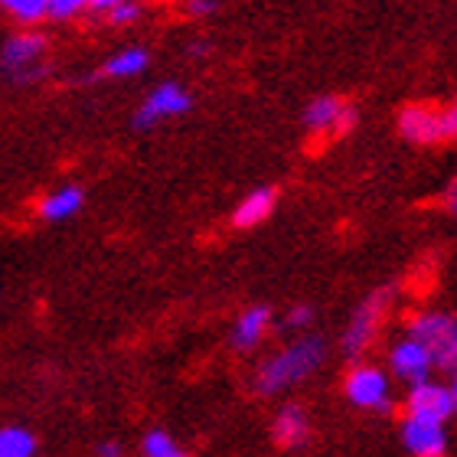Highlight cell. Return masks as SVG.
I'll list each match as a JSON object with an SVG mask.
<instances>
[{
	"label": "cell",
	"instance_id": "484cf974",
	"mask_svg": "<svg viewBox=\"0 0 457 457\" xmlns=\"http://www.w3.org/2000/svg\"><path fill=\"white\" fill-rule=\"evenodd\" d=\"M163 457H187V454H183V451L173 448V451H167V454H163Z\"/></svg>",
	"mask_w": 457,
	"mask_h": 457
},
{
	"label": "cell",
	"instance_id": "7c38bea8",
	"mask_svg": "<svg viewBox=\"0 0 457 457\" xmlns=\"http://www.w3.org/2000/svg\"><path fill=\"white\" fill-rule=\"evenodd\" d=\"M278 206V190L275 187H258L245 196V200L238 203L236 212H232V226L236 228H255L275 212Z\"/></svg>",
	"mask_w": 457,
	"mask_h": 457
},
{
	"label": "cell",
	"instance_id": "6da1fadb",
	"mask_svg": "<svg viewBox=\"0 0 457 457\" xmlns=\"http://www.w3.org/2000/svg\"><path fill=\"white\" fill-rule=\"evenodd\" d=\"M324 356H327V343L324 337H301L297 343L285 346V350L278 353L275 360H268L255 376V386L258 392H281L287 386H297V382H304L307 376H314L320 366H324Z\"/></svg>",
	"mask_w": 457,
	"mask_h": 457
},
{
	"label": "cell",
	"instance_id": "ac0fdd59",
	"mask_svg": "<svg viewBox=\"0 0 457 457\" xmlns=\"http://www.w3.org/2000/svg\"><path fill=\"white\" fill-rule=\"evenodd\" d=\"M46 4L49 0H0V7L23 27H37L39 20H46Z\"/></svg>",
	"mask_w": 457,
	"mask_h": 457
},
{
	"label": "cell",
	"instance_id": "30bf717a",
	"mask_svg": "<svg viewBox=\"0 0 457 457\" xmlns=\"http://www.w3.org/2000/svg\"><path fill=\"white\" fill-rule=\"evenodd\" d=\"M402 441H405V448L415 457H445V448H448L445 425L428 419H415V415H409L405 425H402Z\"/></svg>",
	"mask_w": 457,
	"mask_h": 457
},
{
	"label": "cell",
	"instance_id": "603a6c76",
	"mask_svg": "<svg viewBox=\"0 0 457 457\" xmlns=\"http://www.w3.org/2000/svg\"><path fill=\"white\" fill-rule=\"evenodd\" d=\"M311 320H314V311H311V307H295V311L285 317V327L304 330V327H311Z\"/></svg>",
	"mask_w": 457,
	"mask_h": 457
},
{
	"label": "cell",
	"instance_id": "3957f363",
	"mask_svg": "<svg viewBox=\"0 0 457 457\" xmlns=\"http://www.w3.org/2000/svg\"><path fill=\"white\" fill-rule=\"evenodd\" d=\"M0 72L17 82L29 86L46 76V37L39 33H17L0 46Z\"/></svg>",
	"mask_w": 457,
	"mask_h": 457
},
{
	"label": "cell",
	"instance_id": "44dd1931",
	"mask_svg": "<svg viewBox=\"0 0 457 457\" xmlns=\"http://www.w3.org/2000/svg\"><path fill=\"white\" fill-rule=\"evenodd\" d=\"M173 448H177V445H173V438L167 435V431H151V435L144 438V454L147 457H163Z\"/></svg>",
	"mask_w": 457,
	"mask_h": 457
},
{
	"label": "cell",
	"instance_id": "52a82bcc",
	"mask_svg": "<svg viewBox=\"0 0 457 457\" xmlns=\"http://www.w3.org/2000/svg\"><path fill=\"white\" fill-rule=\"evenodd\" d=\"M392 304V291L389 287H382V291H372L366 301H362V307L353 314L350 327H346V334H343V350L350 353V356H360L362 346L372 340V334H376V327H379L382 314H386V307Z\"/></svg>",
	"mask_w": 457,
	"mask_h": 457
},
{
	"label": "cell",
	"instance_id": "8fae6325",
	"mask_svg": "<svg viewBox=\"0 0 457 457\" xmlns=\"http://www.w3.org/2000/svg\"><path fill=\"white\" fill-rule=\"evenodd\" d=\"M392 370L399 372L402 379H409L411 386H419V382L428 379L431 372V356L428 350L421 346L415 337H409V340H402L395 350H392Z\"/></svg>",
	"mask_w": 457,
	"mask_h": 457
},
{
	"label": "cell",
	"instance_id": "2e32d148",
	"mask_svg": "<svg viewBox=\"0 0 457 457\" xmlns=\"http://www.w3.org/2000/svg\"><path fill=\"white\" fill-rule=\"evenodd\" d=\"M275 438L281 441V445H301V441L307 438V415L301 405H285L281 409V415L275 419Z\"/></svg>",
	"mask_w": 457,
	"mask_h": 457
},
{
	"label": "cell",
	"instance_id": "5bb4252c",
	"mask_svg": "<svg viewBox=\"0 0 457 457\" xmlns=\"http://www.w3.org/2000/svg\"><path fill=\"white\" fill-rule=\"evenodd\" d=\"M82 203H86L82 187H59V190H53L46 200L39 203V216H43L46 222L72 220V216L82 210Z\"/></svg>",
	"mask_w": 457,
	"mask_h": 457
},
{
	"label": "cell",
	"instance_id": "9c48e42d",
	"mask_svg": "<svg viewBox=\"0 0 457 457\" xmlns=\"http://www.w3.org/2000/svg\"><path fill=\"white\" fill-rule=\"evenodd\" d=\"M457 409V392L454 386H435V382H419V386H411V395H409V411L415 419H428V421H445L454 415Z\"/></svg>",
	"mask_w": 457,
	"mask_h": 457
},
{
	"label": "cell",
	"instance_id": "cb8c5ba5",
	"mask_svg": "<svg viewBox=\"0 0 457 457\" xmlns=\"http://www.w3.org/2000/svg\"><path fill=\"white\" fill-rule=\"evenodd\" d=\"M114 4H124V0H88V7L98 10V13H105V10L114 7Z\"/></svg>",
	"mask_w": 457,
	"mask_h": 457
},
{
	"label": "cell",
	"instance_id": "9a60e30c",
	"mask_svg": "<svg viewBox=\"0 0 457 457\" xmlns=\"http://www.w3.org/2000/svg\"><path fill=\"white\" fill-rule=\"evenodd\" d=\"M268 324H271V307L258 304V307H248L245 314L236 320V334H232V343H236L238 350H252L262 337H265Z\"/></svg>",
	"mask_w": 457,
	"mask_h": 457
},
{
	"label": "cell",
	"instance_id": "d6986e66",
	"mask_svg": "<svg viewBox=\"0 0 457 457\" xmlns=\"http://www.w3.org/2000/svg\"><path fill=\"white\" fill-rule=\"evenodd\" d=\"M105 17L112 27H134L137 20L144 17V4L141 0H124V4H114L105 10Z\"/></svg>",
	"mask_w": 457,
	"mask_h": 457
},
{
	"label": "cell",
	"instance_id": "d4e9b609",
	"mask_svg": "<svg viewBox=\"0 0 457 457\" xmlns=\"http://www.w3.org/2000/svg\"><path fill=\"white\" fill-rule=\"evenodd\" d=\"M98 454H102V457H121V448H118V445H102V448H98Z\"/></svg>",
	"mask_w": 457,
	"mask_h": 457
},
{
	"label": "cell",
	"instance_id": "ba28073f",
	"mask_svg": "<svg viewBox=\"0 0 457 457\" xmlns=\"http://www.w3.org/2000/svg\"><path fill=\"white\" fill-rule=\"evenodd\" d=\"M346 399L360 409L389 411V376L379 366H356L346 376Z\"/></svg>",
	"mask_w": 457,
	"mask_h": 457
},
{
	"label": "cell",
	"instance_id": "8992f818",
	"mask_svg": "<svg viewBox=\"0 0 457 457\" xmlns=\"http://www.w3.org/2000/svg\"><path fill=\"white\" fill-rule=\"evenodd\" d=\"M360 121V112L356 105L343 102L340 96H317L311 98L301 112V124H304L311 134H350Z\"/></svg>",
	"mask_w": 457,
	"mask_h": 457
},
{
	"label": "cell",
	"instance_id": "4fadbf2b",
	"mask_svg": "<svg viewBox=\"0 0 457 457\" xmlns=\"http://www.w3.org/2000/svg\"><path fill=\"white\" fill-rule=\"evenodd\" d=\"M151 66V53L144 46H128V49H118L114 56H108L98 69V76L102 79H114V82H128V79H137L147 72Z\"/></svg>",
	"mask_w": 457,
	"mask_h": 457
},
{
	"label": "cell",
	"instance_id": "277c9868",
	"mask_svg": "<svg viewBox=\"0 0 457 457\" xmlns=\"http://www.w3.org/2000/svg\"><path fill=\"white\" fill-rule=\"evenodd\" d=\"M409 334L428 350L431 366H441V370H454L457 362V324L451 314H441V311H428V314H419L411 320Z\"/></svg>",
	"mask_w": 457,
	"mask_h": 457
},
{
	"label": "cell",
	"instance_id": "5b68a950",
	"mask_svg": "<svg viewBox=\"0 0 457 457\" xmlns=\"http://www.w3.org/2000/svg\"><path fill=\"white\" fill-rule=\"evenodd\" d=\"M190 108H193V92H187L180 82H163V86L151 88L144 96L137 112L131 114V128L134 131H151L157 124L187 114Z\"/></svg>",
	"mask_w": 457,
	"mask_h": 457
},
{
	"label": "cell",
	"instance_id": "7402d4cb",
	"mask_svg": "<svg viewBox=\"0 0 457 457\" xmlns=\"http://www.w3.org/2000/svg\"><path fill=\"white\" fill-rule=\"evenodd\" d=\"M183 10L193 20H210L220 13V0H183Z\"/></svg>",
	"mask_w": 457,
	"mask_h": 457
},
{
	"label": "cell",
	"instance_id": "7a4b0ae2",
	"mask_svg": "<svg viewBox=\"0 0 457 457\" xmlns=\"http://www.w3.org/2000/svg\"><path fill=\"white\" fill-rule=\"evenodd\" d=\"M399 134L415 147H438V144L454 141L457 134V112L454 105H425L411 102L395 118Z\"/></svg>",
	"mask_w": 457,
	"mask_h": 457
},
{
	"label": "cell",
	"instance_id": "e0dca14e",
	"mask_svg": "<svg viewBox=\"0 0 457 457\" xmlns=\"http://www.w3.org/2000/svg\"><path fill=\"white\" fill-rule=\"evenodd\" d=\"M37 438L27 428H4L0 431V457H33Z\"/></svg>",
	"mask_w": 457,
	"mask_h": 457
},
{
	"label": "cell",
	"instance_id": "ffe728a7",
	"mask_svg": "<svg viewBox=\"0 0 457 457\" xmlns=\"http://www.w3.org/2000/svg\"><path fill=\"white\" fill-rule=\"evenodd\" d=\"M88 7V0H49L46 20H72Z\"/></svg>",
	"mask_w": 457,
	"mask_h": 457
}]
</instances>
